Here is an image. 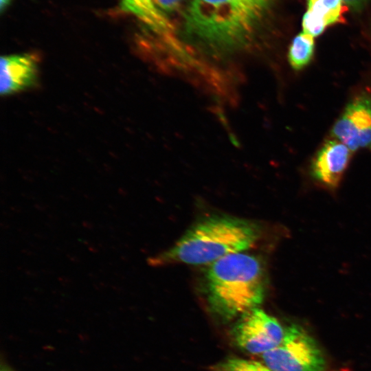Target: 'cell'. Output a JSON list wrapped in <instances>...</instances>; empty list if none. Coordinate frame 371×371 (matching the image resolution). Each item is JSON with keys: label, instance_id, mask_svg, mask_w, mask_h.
<instances>
[{"label": "cell", "instance_id": "3957f363", "mask_svg": "<svg viewBox=\"0 0 371 371\" xmlns=\"http://www.w3.org/2000/svg\"><path fill=\"white\" fill-rule=\"evenodd\" d=\"M211 311L227 322L258 308L264 300L266 276L261 260L239 252L209 265L205 274Z\"/></svg>", "mask_w": 371, "mask_h": 371}, {"label": "cell", "instance_id": "8fae6325", "mask_svg": "<svg viewBox=\"0 0 371 371\" xmlns=\"http://www.w3.org/2000/svg\"><path fill=\"white\" fill-rule=\"evenodd\" d=\"M213 371H271L265 363L251 359L232 357L212 366Z\"/></svg>", "mask_w": 371, "mask_h": 371}, {"label": "cell", "instance_id": "30bf717a", "mask_svg": "<svg viewBox=\"0 0 371 371\" xmlns=\"http://www.w3.org/2000/svg\"><path fill=\"white\" fill-rule=\"evenodd\" d=\"M315 50L314 37L304 32L293 40L288 53V60L291 67L300 70L311 60Z\"/></svg>", "mask_w": 371, "mask_h": 371}, {"label": "cell", "instance_id": "277c9868", "mask_svg": "<svg viewBox=\"0 0 371 371\" xmlns=\"http://www.w3.org/2000/svg\"><path fill=\"white\" fill-rule=\"evenodd\" d=\"M261 356L271 371H324L326 366L316 341L296 324L285 328L281 343Z\"/></svg>", "mask_w": 371, "mask_h": 371}, {"label": "cell", "instance_id": "5b68a950", "mask_svg": "<svg viewBox=\"0 0 371 371\" xmlns=\"http://www.w3.org/2000/svg\"><path fill=\"white\" fill-rule=\"evenodd\" d=\"M284 330L275 317L258 307L238 318L230 333L240 350L262 355L281 343Z\"/></svg>", "mask_w": 371, "mask_h": 371}, {"label": "cell", "instance_id": "7c38bea8", "mask_svg": "<svg viewBox=\"0 0 371 371\" xmlns=\"http://www.w3.org/2000/svg\"><path fill=\"white\" fill-rule=\"evenodd\" d=\"M157 9L164 16L175 12L183 0H151Z\"/></svg>", "mask_w": 371, "mask_h": 371}, {"label": "cell", "instance_id": "7a4b0ae2", "mask_svg": "<svg viewBox=\"0 0 371 371\" xmlns=\"http://www.w3.org/2000/svg\"><path fill=\"white\" fill-rule=\"evenodd\" d=\"M261 236L253 221L229 216H213L195 223L167 250L151 257L148 264L210 265L252 247Z\"/></svg>", "mask_w": 371, "mask_h": 371}, {"label": "cell", "instance_id": "8992f818", "mask_svg": "<svg viewBox=\"0 0 371 371\" xmlns=\"http://www.w3.org/2000/svg\"><path fill=\"white\" fill-rule=\"evenodd\" d=\"M331 135L352 152L371 149V95H361L348 103L333 126Z\"/></svg>", "mask_w": 371, "mask_h": 371}, {"label": "cell", "instance_id": "4fadbf2b", "mask_svg": "<svg viewBox=\"0 0 371 371\" xmlns=\"http://www.w3.org/2000/svg\"><path fill=\"white\" fill-rule=\"evenodd\" d=\"M365 0H344V3L351 6L352 8H357L360 6Z\"/></svg>", "mask_w": 371, "mask_h": 371}, {"label": "cell", "instance_id": "52a82bcc", "mask_svg": "<svg viewBox=\"0 0 371 371\" xmlns=\"http://www.w3.org/2000/svg\"><path fill=\"white\" fill-rule=\"evenodd\" d=\"M38 62L33 54H10L1 58L0 91L8 95L25 91L36 85Z\"/></svg>", "mask_w": 371, "mask_h": 371}, {"label": "cell", "instance_id": "5bb4252c", "mask_svg": "<svg viewBox=\"0 0 371 371\" xmlns=\"http://www.w3.org/2000/svg\"><path fill=\"white\" fill-rule=\"evenodd\" d=\"M10 3L11 0H0L1 11L3 12L5 9H7Z\"/></svg>", "mask_w": 371, "mask_h": 371}, {"label": "cell", "instance_id": "ba28073f", "mask_svg": "<svg viewBox=\"0 0 371 371\" xmlns=\"http://www.w3.org/2000/svg\"><path fill=\"white\" fill-rule=\"evenodd\" d=\"M352 154V151L340 141L336 139L326 141L312 163L314 178L328 188H336L349 164Z\"/></svg>", "mask_w": 371, "mask_h": 371}, {"label": "cell", "instance_id": "6da1fadb", "mask_svg": "<svg viewBox=\"0 0 371 371\" xmlns=\"http://www.w3.org/2000/svg\"><path fill=\"white\" fill-rule=\"evenodd\" d=\"M275 0H190L183 17L187 37L213 53L246 46Z\"/></svg>", "mask_w": 371, "mask_h": 371}, {"label": "cell", "instance_id": "9a60e30c", "mask_svg": "<svg viewBox=\"0 0 371 371\" xmlns=\"http://www.w3.org/2000/svg\"><path fill=\"white\" fill-rule=\"evenodd\" d=\"M1 371H10V370L5 367H1Z\"/></svg>", "mask_w": 371, "mask_h": 371}, {"label": "cell", "instance_id": "9c48e42d", "mask_svg": "<svg viewBox=\"0 0 371 371\" xmlns=\"http://www.w3.org/2000/svg\"><path fill=\"white\" fill-rule=\"evenodd\" d=\"M344 0H308L302 18V32L314 38L339 21L343 13Z\"/></svg>", "mask_w": 371, "mask_h": 371}]
</instances>
